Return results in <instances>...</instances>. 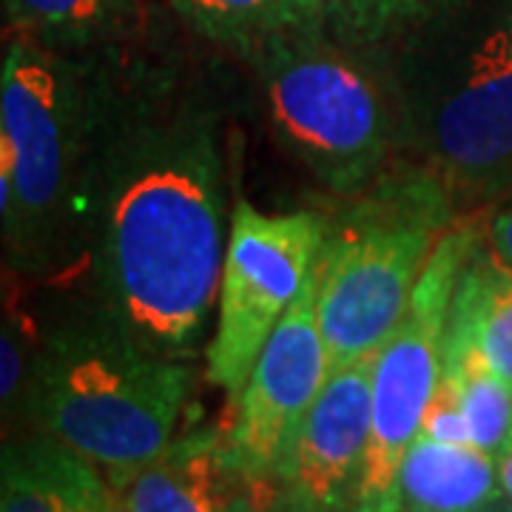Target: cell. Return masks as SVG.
<instances>
[{"instance_id": "5bb4252c", "label": "cell", "mask_w": 512, "mask_h": 512, "mask_svg": "<svg viewBox=\"0 0 512 512\" xmlns=\"http://www.w3.org/2000/svg\"><path fill=\"white\" fill-rule=\"evenodd\" d=\"M18 37L57 52H89L123 43L146 23V0H3Z\"/></svg>"}, {"instance_id": "52a82bcc", "label": "cell", "mask_w": 512, "mask_h": 512, "mask_svg": "<svg viewBox=\"0 0 512 512\" xmlns=\"http://www.w3.org/2000/svg\"><path fill=\"white\" fill-rule=\"evenodd\" d=\"M487 237L478 217H461L433 248L410 305L376 350L370 376V447L356 512H399V470L424 430L444 376V345L456 293L476 245Z\"/></svg>"}, {"instance_id": "9c48e42d", "label": "cell", "mask_w": 512, "mask_h": 512, "mask_svg": "<svg viewBox=\"0 0 512 512\" xmlns=\"http://www.w3.org/2000/svg\"><path fill=\"white\" fill-rule=\"evenodd\" d=\"M330 376L319 322V259L291 311L271 333L245 387L222 421L234 467L245 481L285 484L299 430Z\"/></svg>"}, {"instance_id": "30bf717a", "label": "cell", "mask_w": 512, "mask_h": 512, "mask_svg": "<svg viewBox=\"0 0 512 512\" xmlns=\"http://www.w3.org/2000/svg\"><path fill=\"white\" fill-rule=\"evenodd\" d=\"M376 353L333 367L299 430L288 487L322 512H356L370 447Z\"/></svg>"}, {"instance_id": "9a60e30c", "label": "cell", "mask_w": 512, "mask_h": 512, "mask_svg": "<svg viewBox=\"0 0 512 512\" xmlns=\"http://www.w3.org/2000/svg\"><path fill=\"white\" fill-rule=\"evenodd\" d=\"M484 239L458 276L450 328L512 387V265L493 248L487 251Z\"/></svg>"}, {"instance_id": "277c9868", "label": "cell", "mask_w": 512, "mask_h": 512, "mask_svg": "<svg viewBox=\"0 0 512 512\" xmlns=\"http://www.w3.org/2000/svg\"><path fill=\"white\" fill-rule=\"evenodd\" d=\"M456 200L424 168L387 171L328 231L319 254V322L330 370L382 348L410 305Z\"/></svg>"}, {"instance_id": "8fae6325", "label": "cell", "mask_w": 512, "mask_h": 512, "mask_svg": "<svg viewBox=\"0 0 512 512\" xmlns=\"http://www.w3.org/2000/svg\"><path fill=\"white\" fill-rule=\"evenodd\" d=\"M245 478L234 467L225 427H191L146 467L114 484L120 512H228Z\"/></svg>"}, {"instance_id": "d6986e66", "label": "cell", "mask_w": 512, "mask_h": 512, "mask_svg": "<svg viewBox=\"0 0 512 512\" xmlns=\"http://www.w3.org/2000/svg\"><path fill=\"white\" fill-rule=\"evenodd\" d=\"M40 330L35 316L20 311L18 302L6 299V316H3V339H0V402H3V419L23 416V399L26 384L32 373Z\"/></svg>"}, {"instance_id": "e0dca14e", "label": "cell", "mask_w": 512, "mask_h": 512, "mask_svg": "<svg viewBox=\"0 0 512 512\" xmlns=\"http://www.w3.org/2000/svg\"><path fill=\"white\" fill-rule=\"evenodd\" d=\"M441 387L456 399L470 444L498 456L512 433V387L484 365L476 348L447 325Z\"/></svg>"}, {"instance_id": "6da1fadb", "label": "cell", "mask_w": 512, "mask_h": 512, "mask_svg": "<svg viewBox=\"0 0 512 512\" xmlns=\"http://www.w3.org/2000/svg\"><path fill=\"white\" fill-rule=\"evenodd\" d=\"M217 109L168 77L106 83L77 259L94 305L143 348L191 362L231 231Z\"/></svg>"}, {"instance_id": "7402d4cb", "label": "cell", "mask_w": 512, "mask_h": 512, "mask_svg": "<svg viewBox=\"0 0 512 512\" xmlns=\"http://www.w3.org/2000/svg\"><path fill=\"white\" fill-rule=\"evenodd\" d=\"M268 512H322V510H316V507L308 504L302 495L293 493L288 484H279L274 498H271V507H268Z\"/></svg>"}, {"instance_id": "603a6c76", "label": "cell", "mask_w": 512, "mask_h": 512, "mask_svg": "<svg viewBox=\"0 0 512 512\" xmlns=\"http://www.w3.org/2000/svg\"><path fill=\"white\" fill-rule=\"evenodd\" d=\"M495 461H498V478H501V490H504V512H512V433Z\"/></svg>"}, {"instance_id": "3957f363", "label": "cell", "mask_w": 512, "mask_h": 512, "mask_svg": "<svg viewBox=\"0 0 512 512\" xmlns=\"http://www.w3.org/2000/svg\"><path fill=\"white\" fill-rule=\"evenodd\" d=\"M194 370L134 342L97 305L40 333L23 419L94 461L111 487L174 441Z\"/></svg>"}, {"instance_id": "ac0fdd59", "label": "cell", "mask_w": 512, "mask_h": 512, "mask_svg": "<svg viewBox=\"0 0 512 512\" xmlns=\"http://www.w3.org/2000/svg\"><path fill=\"white\" fill-rule=\"evenodd\" d=\"M433 0H325V29L342 43H379L399 35L427 12Z\"/></svg>"}, {"instance_id": "ffe728a7", "label": "cell", "mask_w": 512, "mask_h": 512, "mask_svg": "<svg viewBox=\"0 0 512 512\" xmlns=\"http://www.w3.org/2000/svg\"><path fill=\"white\" fill-rule=\"evenodd\" d=\"M279 484H262V481H245L228 512H268Z\"/></svg>"}, {"instance_id": "4fadbf2b", "label": "cell", "mask_w": 512, "mask_h": 512, "mask_svg": "<svg viewBox=\"0 0 512 512\" xmlns=\"http://www.w3.org/2000/svg\"><path fill=\"white\" fill-rule=\"evenodd\" d=\"M399 512H504L498 461L473 444L419 436L399 470Z\"/></svg>"}, {"instance_id": "2e32d148", "label": "cell", "mask_w": 512, "mask_h": 512, "mask_svg": "<svg viewBox=\"0 0 512 512\" xmlns=\"http://www.w3.org/2000/svg\"><path fill=\"white\" fill-rule=\"evenodd\" d=\"M200 35L251 55L268 40L325 29V0H171Z\"/></svg>"}, {"instance_id": "ba28073f", "label": "cell", "mask_w": 512, "mask_h": 512, "mask_svg": "<svg viewBox=\"0 0 512 512\" xmlns=\"http://www.w3.org/2000/svg\"><path fill=\"white\" fill-rule=\"evenodd\" d=\"M330 225L313 211L268 214L239 197L217 293V328L205 350L208 382L234 402L271 333L305 291Z\"/></svg>"}, {"instance_id": "44dd1931", "label": "cell", "mask_w": 512, "mask_h": 512, "mask_svg": "<svg viewBox=\"0 0 512 512\" xmlns=\"http://www.w3.org/2000/svg\"><path fill=\"white\" fill-rule=\"evenodd\" d=\"M487 242L495 254L512 265V202L504 205L493 220L487 222Z\"/></svg>"}, {"instance_id": "5b68a950", "label": "cell", "mask_w": 512, "mask_h": 512, "mask_svg": "<svg viewBox=\"0 0 512 512\" xmlns=\"http://www.w3.org/2000/svg\"><path fill=\"white\" fill-rule=\"evenodd\" d=\"M279 143L319 183L359 197L382 180L402 143L393 92L322 32L268 40L251 52Z\"/></svg>"}, {"instance_id": "8992f818", "label": "cell", "mask_w": 512, "mask_h": 512, "mask_svg": "<svg viewBox=\"0 0 512 512\" xmlns=\"http://www.w3.org/2000/svg\"><path fill=\"white\" fill-rule=\"evenodd\" d=\"M402 143L413 146L453 200H487L512 185V15L458 55L396 80Z\"/></svg>"}, {"instance_id": "7a4b0ae2", "label": "cell", "mask_w": 512, "mask_h": 512, "mask_svg": "<svg viewBox=\"0 0 512 512\" xmlns=\"http://www.w3.org/2000/svg\"><path fill=\"white\" fill-rule=\"evenodd\" d=\"M106 77L72 55L12 37L0 66V217L15 271L77 259Z\"/></svg>"}, {"instance_id": "7c38bea8", "label": "cell", "mask_w": 512, "mask_h": 512, "mask_svg": "<svg viewBox=\"0 0 512 512\" xmlns=\"http://www.w3.org/2000/svg\"><path fill=\"white\" fill-rule=\"evenodd\" d=\"M0 512H120L109 476L49 433L3 441Z\"/></svg>"}]
</instances>
